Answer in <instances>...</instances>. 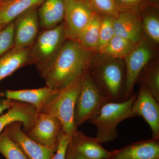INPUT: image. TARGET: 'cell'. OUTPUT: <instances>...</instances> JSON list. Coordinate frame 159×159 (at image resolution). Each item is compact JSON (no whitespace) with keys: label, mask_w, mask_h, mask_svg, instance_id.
<instances>
[{"label":"cell","mask_w":159,"mask_h":159,"mask_svg":"<svg viewBox=\"0 0 159 159\" xmlns=\"http://www.w3.org/2000/svg\"><path fill=\"white\" fill-rule=\"evenodd\" d=\"M93 52L76 41L66 40L54 61L41 75L46 86L60 91L81 77L88 70Z\"/></svg>","instance_id":"6da1fadb"},{"label":"cell","mask_w":159,"mask_h":159,"mask_svg":"<svg viewBox=\"0 0 159 159\" xmlns=\"http://www.w3.org/2000/svg\"><path fill=\"white\" fill-rule=\"evenodd\" d=\"M136 95L119 102L109 101L102 106L99 111L88 122L97 129L96 138L101 144L113 142L119 136L118 125L125 119L136 117L132 105Z\"/></svg>","instance_id":"7a4b0ae2"},{"label":"cell","mask_w":159,"mask_h":159,"mask_svg":"<svg viewBox=\"0 0 159 159\" xmlns=\"http://www.w3.org/2000/svg\"><path fill=\"white\" fill-rule=\"evenodd\" d=\"M107 57L108 60L92 62L89 66L90 76L98 88L111 101L123 100L125 69L121 61Z\"/></svg>","instance_id":"3957f363"},{"label":"cell","mask_w":159,"mask_h":159,"mask_svg":"<svg viewBox=\"0 0 159 159\" xmlns=\"http://www.w3.org/2000/svg\"><path fill=\"white\" fill-rule=\"evenodd\" d=\"M84 74L58 91L39 112L48 114L58 119L62 125L63 131L71 137L77 130L74 123V111Z\"/></svg>","instance_id":"277c9868"},{"label":"cell","mask_w":159,"mask_h":159,"mask_svg":"<svg viewBox=\"0 0 159 159\" xmlns=\"http://www.w3.org/2000/svg\"><path fill=\"white\" fill-rule=\"evenodd\" d=\"M63 21L59 25L43 31L30 47V63L34 64L41 75L50 66L66 40Z\"/></svg>","instance_id":"5b68a950"},{"label":"cell","mask_w":159,"mask_h":159,"mask_svg":"<svg viewBox=\"0 0 159 159\" xmlns=\"http://www.w3.org/2000/svg\"><path fill=\"white\" fill-rule=\"evenodd\" d=\"M111 101L95 84L87 70L83 76L74 111V121L78 128L88 122L102 106Z\"/></svg>","instance_id":"8992f818"},{"label":"cell","mask_w":159,"mask_h":159,"mask_svg":"<svg viewBox=\"0 0 159 159\" xmlns=\"http://www.w3.org/2000/svg\"><path fill=\"white\" fill-rule=\"evenodd\" d=\"M153 51L145 40L137 44L125 57V81L123 100L128 99L133 94L134 86L143 69L153 56Z\"/></svg>","instance_id":"52a82bcc"},{"label":"cell","mask_w":159,"mask_h":159,"mask_svg":"<svg viewBox=\"0 0 159 159\" xmlns=\"http://www.w3.org/2000/svg\"><path fill=\"white\" fill-rule=\"evenodd\" d=\"M95 13L85 0H66L63 22L67 39L77 40Z\"/></svg>","instance_id":"ba28073f"},{"label":"cell","mask_w":159,"mask_h":159,"mask_svg":"<svg viewBox=\"0 0 159 159\" xmlns=\"http://www.w3.org/2000/svg\"><path fill=\"white\" fill-rule=\"evenodd\" d=\"M62 131V125L58 119L48 114L38 113L34 125L25 133L33 141L57 150Z\"/></svg>","instance_id":"9c48e42d"},{"label":"cell","mask_w":159,"mask_h":159,"mask_svg":"<svg viewBox=\"0 0 159 159\" xmlns=\"http://www.w3.org/2000/svg\"><path fill=\"white\" fill-rule=\"evenodd\" d=\"M132 110L136 117H142L148 123L152 138L159 139V102L143 84H140Z\"/></svg>","instance_id":"30bf717a"},{"label":"cell","mask_w":159,"mask_h":159,"mask_svg":"<svg viewBox=\"0 0 159 159\" xmlns=\"http://www.w3.org/2000/svg\"><path fill=\"white\" fill-rule=\"evenodd\" d=\"M21 122H14L6 126L4 131L18 145L29 159H53L56 149L33 141L23 129Z\"/></svg>","instance_id":"8fae6325"},{"label":"cell","mask_w":159,"mask_h":159,"mask_svg":"<svg viewBox=\"0 0 159 159\" xmlns=\"http://www.w3.org/2000/svg\"><path fill=\"white\" fill-rule=\"evenodd\" d=\"M14 43L12 48L31 47L39 33V22L37 8L31 9L14 21Z\"/></svg>","instance_id":"7c38bea8"},{"label":"cell","mask_w":159,"mask_h":159,"mask_svg":"<svg viewBox=\"0 0 159 159\" xmlns=\"http://www.w3.org/2000/svg\"><path fill=\"white\" fill-rule=\"evenodd\" d=\"M115 35L138 43L143 39L140 17L134 10H123L114 17Z\"/></svg>","instance_id":"4fadbf2b"},{"label":"cell","mask_w":159,"mask_h":159,"mask_svg":"<svg viewBox=\"0 0 159 159\" xmlns=\"http://www.w3.org/2000/svg\"><path fill=\"white\" fill-rule=\"evenodd\" d=\"M107 159H159V139L152 138L111 151Z\"/></svg>","instance_id":"5bb4252c"},{"label":"cell","mask_w":159,"mask_h":159,"mask_svg":"<svg viewBox=\"0 0 159 159\" xmlns=\"http://www.w3.org/2000/svg\"><path fill=\"white\" fill-rule=\"evenodd\" d=\"M37 114L36 109L31 104L14 101L6 112L0 115V133L9 124L17 122L22 124L24 131H28L34 125Z\"/></svg>","instance_id":"9a60e30c"},{"label":"cell","mask_w":159,"mask_h":159,"mask_svg":"<svg viewBox=\"0 0 159 159\" xmlns=\"http://www.w3.org/2000/svg\"><path fill=\"white\" fill-rule=\"evenodd\" d=\"M58 91L53 90L47 86L31 89L7 90L4 93L6 99L31 104L38 113L55 97Z\"/></svg>","instance_id":"2e32d148"},{"label":"cell","mask_w":159,"mask_h":159,"mask_svg":"<svg viewBox=\"0 0 159 159\" xmlns=\"http://www.w3.org/2000/svg\"><path fill=\"white\" fill-rule=\"evenodd\" d=\"M71 143L75 151L89 159H107L111 151L106 150L95 137H89L77 130L72 137Z\"/></svg>","instance_id":"e0dca14e"},{"label":"cell","mask_w":159,"mask_h":159,"mask_svg":"<svg viewBox=\"0 0 159 159\" xmlns=\"http://www.w3.org/2000/svg\"><path fill=\"white\" fill-rule=\"evenodd\" d=\"M66 0H44L38 10L39 25L43 30L56 27L64 18Z\"/></svg>","instance_id":"ac0fdd59"},{"label":"cell","mask_w":159,"mask_h":159,"mask_svg":"<svg viewBox=\"0 0 159 159\" xmlns=\"http://www.w3.org/2000/svg\"><path fill=\"white\" fill-rule=\"evenodd\" d=\"M44 0H11L0 3V26H5L31 9L37 8Z\"/></svg>","instance_id":"d6986e66"},{"label":"cell","mask_w":159,"mask_h":159,"mask_svg":"<svg viewBox=\"0 0 159 159\" xmlns=\"http://www.w3.org/2000/svg\"><path fill=\"white\" fill-rule=\"evenodd\" d=\"M30 48H12L0 57V81L18 69L30 64Z\"/></svg>","instance_id":"ffe728a7"},{"label":"cell","mask_w":159,"mask_h":159,"mask_svg":"<svg viewBox=\"0 0 159 159\" xmlns=\"http://www.w3.org/2000/svg\"><path fill=\"white\" fill-rule=\"evenodd\" d=\"M101 20V15L96 12L80 33L76 41L86 48L91 51H97Z\"/></svg>","instance_id":"44dd1931"},{"label":"cell","mask_w":159,"mask_h":159,"mask_svg":"<svg viewBox=\"0 0 159 159\" xmlns=\"http://www.w3.org/2000/svg\"><path fill=\"white\" fill-rule=\"evenodd\" d=\"M138 43L115 35L99 53L105 57L114 59L125 58Z\"/></svg>","instance_id":"7402d4cb"},{"label":"cell","mask_w":159,"mask_h":159,"mask_svg":"<svg viewBox=\"0 0 159 159\" xmlns=\"http://www.w3.org/2000/svg\"><path fill=\"white\" fill-rule=\"evenodd\" d=\"M145 7L141 20L142 30L153 42L159 43V19L154 8Z\"/></svg>","instance_id":"603a6c76"},{"label":"cell","mask_w":159,"mask_h":159,"mask_svg":"<svg viewBox=\"0 0 159 159\" xmlns=\"http://www.w3.org/2000/svg\"><path fill=\"white\" fill-rule=\"evenodd\" d=\"M145 85L159 102V68L157 64L147 66L140 73L138 80Z\"/></svg>","instance_id":"cb8c5ba5"},{"label":"cell","mask_w":159,"mask_h":159,"mask_svg":"<svg viewBox=\"0 0 159 159\" xmlns=\"http://www.w3.org/2000/svg\"><path fill=\"white\" fill-rule=\"evenodd\" d=\"M0 153L6 159H29L4 130L0 133Z\"/></svg>","instance_id":"d4e9b609"},{"label":"cell","mask_w":159,"mask_h":159,"mask_svg":"<svg viewBox=\"0 0 159 159\" xmlns=\"http://www.w3.org/2000/svg\"><path fill=\"white\" fill-rule=\"evenodd\" d=\"M114 16L101 15L99 29V40L97 51L99 52L115 35Z\"/></svg>","instance_id":"484cf974"},{"label":"cell","mask_w":159,"mask_h":159,"mask_svg":"<svg viewBox=\"0 0 159 159\" xmlns=\"http://www.w3.org/2000/svg\"><path fill=\"white\" fill-rule=\"evenodd\" d=\"M96 13L101 15L116 16L122 9L116 0H85Z\"/></svg>","instance_id":"4316f807"},{"label":"cell","mask_w":159,"mask_h":159,"mask_svg":"<svg viewBox=\"0 0 159 159\" xmlns=\"http://www.w3.org/2000/svg\"><path fill=\"white\" fill-rule=\"evenodd\" d=\"M14 43V21L0 30V57L13 48Z\"/></svg>","instance_id":"83f0119b"},{"label":"cell","mask_w":159,"mask_h":159,"mask_svg":"<svg viewBox=\"0 0 159 159\" xmlns=\"http://www.w3.org/2000/svg\"><path fill=\"white\" fill-rule=\"evenodd\" d=\"M72 137L62 132L59 137L57 150L53 159H66V154Z\"/></svg>","instance_id":"f1b7e54d"},{"label":"cell","mask_w":159,"mask_h":159,"mask_svg":"<svg viewBox=\"0 0 159 159\" xmlns=\"http://www.w3.org/2000/svg\"><path fill=\"white\" fill-rule=\"evenodd\" d=\"M148 0H116L122 10H130L135 11L139 6L146 4Z\"/></svg>","instance_id":"f546056e"},{"label":"cell","mask_w":159,"mask_h":159,"mask_svg":"<svg viewBox=\"0 0 159 159\" xmlns=\"http://www.w3.org/2000/svg\"><path fill=\"white\" fill-rule=\"evenodd\" d=\"M14 101L5 99L0 100V115L3 113L5 111L9 109L14 103Z\"/></svg>","instance_id":"4dcf8cb0"},{"label":"cell","mask_w":159,"mask_h":159,"mask_svg":"<svg viewBox=\"0 0 159 159\" xmlns=\"http://www.w3.org/2000/svg\"><path fill=\"white\" fill-rule=\"evenodd\" d=\"M75 150L70 141L67 149L66 159H75Z\"/></svg>","instance_id":"1f68e13d"},{"label":"cell","mask_w":159,"mask_h":159,"mask_svg":"<svg viewBox=\"0 0 159 159\" xmlns=\"http://www.w3.org/2000/svg\"><path fill=\"white\" fill-rule=\"evenodd\" d=\"M75 159H89L83 156L82 155L80 154L78 152L75 151Z\"/></svg>","instance_id":"d6a6232c"},{"label":"cell","mask_w":159,"mask_h":159,"mask_svg":"<svg viewBox=\"0 0 159 159\" xmlns=\"http://www.w3.org/2000/svg\"><path fill=\"white\" fill-rule=\"evenodd\" d=\"M11 1V0H0V3L4 2H8V1Z\"/></svg>","instance_id":"836d02e7"},{"label":"cell","mask_w":159,"mask_h":159,"mask_svg":"<svg viewBox=\"0 0 159 159\" xmlns=\"http://www.w3.org/2000/svg\"><path fill=\"white\" fill-rule=\"evenodd\" d=\"M5 27V26H0V30H1V29H2V28H3V27Z\"/></svg>","instance_id":"e575fe53"},{"label":"cell","mask_w":159,"mask_h":159,"mask_svg":"<svg viewBox=\"0 0 159 159\" xmlns=\"http://www.w3.org/2000/svg\"></svg>","instance_id":"d590c367"}]
</instances>
